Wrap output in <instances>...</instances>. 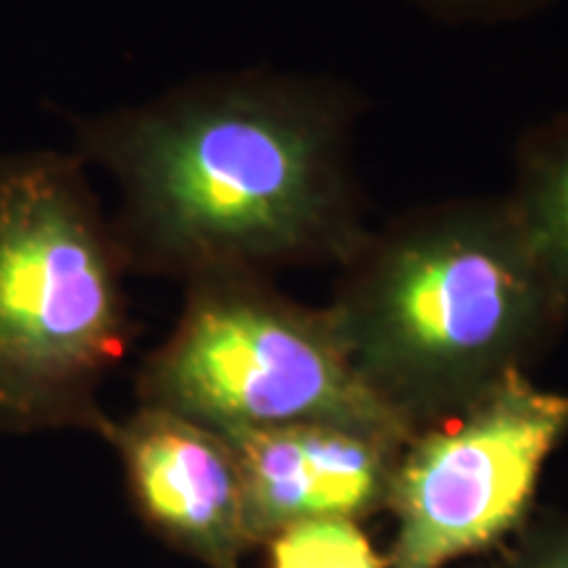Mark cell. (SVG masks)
Masks as SVG:
<instances>
[{
    "instance_id": "9c48e42d",
    "label": "cell",
    "mask_w": 568,
    "mask_h": 568,
    "mask_svg": "<svg viewBox=\"0 0 568 568\" xmlns=\"http://www.w3.org/2000/svg\"><path fill=\"white\" fill-rule=\"evenodd\" d=\"M272 568H385L364 531L347 518H318L276 531Z\"/></svg>"
},
{
    "instance_id": "8fae6325",
    "label": "cell",
    "mask_w": 568,
    "mask_h": 568,
    "mask_svg": "<svg viewBox=\"0 0 568 568\" xmlns=\"http://www.w3.org/2000/svg\"><path fill=\"white\" fill-rule=\"evenodd\" d=\"M510 568H568V518H552L527 539Z\"/></svg>"
},
{
    "instance_id": "30bf717a",
    "label": "cell",
    "mask_w": 568,
    "mask_h": 568,
    "mask_svg": "<svg viewBox=\"0 0 568 568\" xmlns=\"http://www.w3.org/2000/svg\"><path fill=\"white\" fill-rule=\"evenodd\" d=\"M418 11L443 24H508L548 11L558 0H410Z\"/></svg>"
},
{
    "instance_id": "277c9868",
    "label": "cell",
    "mask_w": 568,
    "mask_h": 568,
    "mask_svg": "<svg viewBox=\"0 0 568 568\" xmlns=\"http://www.w3.org/2000/svg\"><path fill=\"white\" fill-rule=\"evenodd\" d=\"M140 393L145 406L222 437L293 424L400 443L414 435L355 368L329 305L295 301L261 274L190 280L180 322L145 364Z\"/></svg>"
},
{
    "instance_id": "5b68a950",
    "label": "cell",
    "mask_w": 568,
    "mask_h": 568,
    "mask_svg": "<svg viewBox=\"0 0 568 568\" xmlns=\"http://www.w3.org/2000/svg\"><path fill=\"white\" fill-rule=\"evenodd\" d=\"M568 437V393L510 372L400 447L389 503L393 568H445L529 514L545 464Z\"/></svg>"
},
{
    "instance_id": "ba28073f",
    "label": "cell",
    "mask_w": 568,
    "mask_h": 568,
    "mask_svg": "<svg viewBox=\"0 0 568 568\" xmlns=\"http://www.w3.org/2000/svg\"><path fill=\"white\" fill-rule=\"evenodd\" d=\"M506 201L568 308V111L531 124L518 138Z\"/></svg>"
},
{
    "instance_id": "52a82bcc",
    "label": "cell",
    "mask_w": 568,
    "mask_h": 568,
    "mask_svg": "<svg viewBox=\"0 0 568 568\" xmlns=\"http://www.w3.org/2000/svg\"><path fill=\"white\" fill-rule=\"evenodd\" d=\"M230 439L251 539L318 518H353L389 500L400 439L335 424H293Z\"/></svg>"
},
{
    "instance_id": "8992f818",
    "label": "cell",
    "mask_w": 568,
    "mask_h": 568,
    "mask_svg": "<svg viewBox=\"0 0 568 568\" xmlns=\"http://www.w3.org/2000/svg\"><path fill=\"white\" fill-rule=\"evenodd\" d=\"M103 429L122 453L142 516L203 564L237 566L253 539L245 521L243 474L230 439L151 406Z\"/></svg>"
},
{
    "instance_id": "3957f363",
    "label": "cell",
    "mask_w": 568,
    "mask_h": 568,
    "mask_svg": "<svg viewBox=\"0 0 568 568\" xmlns=\"http://www.w3.org/2000/svg\"><path fill=\"white\" fill-rule=\"evenodd\" d=\"M113 226L80 163H0V426L101 424L92 393L122 358L130 316Z\"/></svg>"
},
{
    "instance_id": "6da1fadb",
    "label": "cell",
    "mask_w": 568,
    "mask_h": 568,
    "mask_svg": "<svg viewBox=\"0 0 568 568\" xmlns=\"http://www.w3.org/2000/svg\"><path fill=\"white\" fill-rule=\"evenodd\" d=\"M366 101L322 74L245 69L82 126L119 190L126 272L274 276L339 266L368 232L353 142Z\"/></svg>"
},
{
    "instance_id": "7a4b0ae2",
    "label": "cell",
    "mask_w": 568,
    "mask_h": 568,
    "mask_svg": "<svg viewBox=\"0 0 568 568\" xmlns=\"http://www.w3.org/2000/svg\"><path fill=\"white\" fill-rule=\"evenodd\" d=\"M337 272L329 311L347 353L414 432L527 372L568 324L506 195L400 211Z\"/></svg>"
}]
</instances>
